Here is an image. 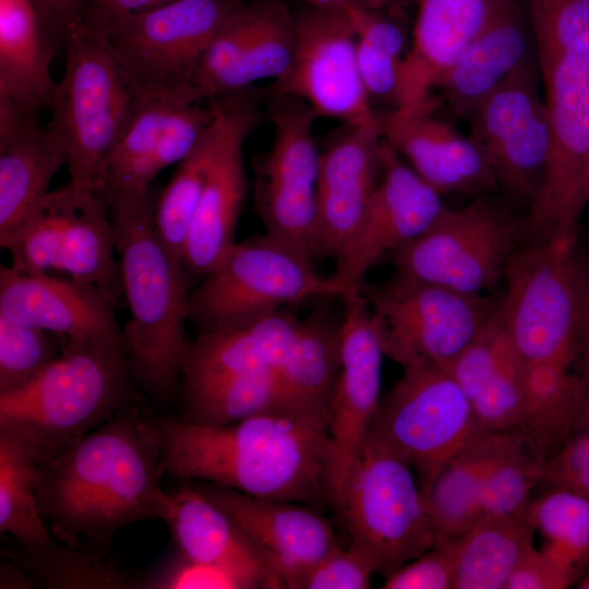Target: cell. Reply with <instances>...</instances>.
<instances>
[{"instance_id": "obj_1", "label": "cell", "mask_w": 589, "mask_h": 589, "mask_svg": "<svg viewBox=\"0 0 589 589\" xmlns=\"http://www.w3.org/2000/svg\"><path fill=\"white\" fill-rule=\"evenodd\" d=\"M161 476L271 500L330 505L328 409L255 416L224 425L154 414Z\"/></svg>"}, {"instance_id": "obj_2", "label": "cell", "mask_w": 589, "mask_h": 589, "mask_svg": "<svg viewBox=\"0 0 589 589\" xmlns=\"http://www.w3.org/2000/svg\"><path fill=\"white\" fill-rule=\"evenodd\" d=\"M155 412L142 398L38 465V509L60 542L101 545L120 528L164 519Z\"/></svg>"}, {"instance_id": "obj_3", "label": "cell", "mask_w": 589, "mask_h": 589, "mask_svg": "<svg viewBox=\"0 0 589 589\" xmlns=\"http://www.w3.org/2000/svg\"><path fill=\"white\" fill-rule=\"evenodd\" d=\"M156 200L151 187L120 191L110 197V217L130 311L122 328L128 370L146 400L164 408L178 399L196 278L160 239Z\"/></svg>"}, {"instance_id": "obj_4", "label": "cell", "mask_w": 589, "mask_h": 589, "mask_svg": "<svg viewBox=\"0 0 589 589\" xmlns=\"http://www.w3.org/2000/svg\"><path fill=\"white\" fill-rule=\"evenodd\" d=\"M142 398L124 348L67 341L36 378L0 393V429L24 442L41 465Z\"/></svg>"}, {"instance_id": "obj_5", "label": "cell", "mask_w": 589, "mask_h": 589, "mask_svg": "<svg viewBox=\"0 0 589 589\" xmlns=\"http://www.w3.org/2000/svg\"><path fill=\"white\" fill-rule=\"evenodd\" d=\"M503 278L498 311L521 359L562 362L589 374V268L577 236L525 243Z\"/></svg>"}, {"instance_id": "obj_6", "label": "cell", "mask_w": 589, "mask_h": 589, "mask_svg": "<svg viewBox=\"0 0 589 589\" xmlns=\"http://www.w3.org/2000/svg\"><path fill=\"white\" fill-rule=\"evenodd\" d=\"M65 68L49 106L47 130L68 156L69 182L103 193L107 161L134 112L137 96L106 35L76 23L64 41Z\"/></svg>"}, {"instance_id": "obj_7", "label": "cell", "mask_w": 589, "mask_h": 589, "mask_svg": "<svg viewBox=\"0 0 589 589\" xmlns=\"http://www.w3.org/2000/svg\"><path fill=\"white\" fill-rule=\"evenodd\" d=\"M347 292L335 275H320L309 257L264 233L236 242L193 288L189 322L200 334L306 300L342 299Z\"/></svg>"}, {"instance_id": "obj_8", "label": "cell", "mask_w": 589, "mask_h": 589, "mask_svg": "<svg viewBox=\"0 0 589 589\" xmlns=\"http://www.w3.org/2000/svg\"><path fill=\"white\" fill-rule=\"evenodd\" d=\"M0 245L16 271L95 285L118 300L123 294L110 202L70 182L48 191L5 233Z\"/></svg>"}, {"instance_id": "obj_9", "label": "cell", "mask_w": 589, "mask_h": 589, "mask_svg": "<svg viewBox=\"0 0 589 589\" xmlns=\"http://www.w3.org/2000/svg\"><path fill=\"white\" fill-rule=\"evenodd\" d=\"M349 545L384 578L436 544L426 501L409 461L369 430L337 508Z\"/></svg>"}, {"instance_id": "obj_10", "label": "cell", "mask_w": 589, "mask_h": 589, "mask_svg": "<svg viewBox=\"0 0 589 589\" xmlns=\"http://www.w3.org/2000/svg\"><path fill=\"white\" fill-rule=\"evenodd\" d=\"M528 237L527 219L480 196L459 208L445 206L428 229L392 259L396 273L480 296L504 277L510 257Z\"/></svg>"}, {"instance_id": "obj_11", "label": "cell", "mask_w": 589, "mask_h": 589, "mask_svg": "<svg viewBox=\"0 0 589 589\" xmlns=\"http://www.w3.org/2000/svg\"><path fill=\"white\" fill-rule=\"evenodd\" d=\"M241 5L170 0L123 17L107 32V41L137 97L166 94L188 103L200 58Z\"/></svg>"}, {"instance_id": "obj_12", "label": "cell", "mask_w": 589, "mask_h": 589, "mask_svg": "<svg viewBox=\"0 0 589 589\" xmlns=\"http://www.w3.org/2000/svg\"><path fill=\"white\" fill-rule=\"evenodd\" d=\"M377 325L385 357L402 368H445L483 329L500 301L461 293L396 273L380 286L361 287Z\"/></svg>"}, {"instance_id": "obj_13", "label": "cell", "mask_w": 589, "mask_h": 589, "mask_svg": "<svg viewBox=\"0 0 589 589\" xmlns=\"http://www.w3.org/2000/svg\"><path fill=\"white\" fill-rule=\"evenodd\" d=\"M550 118V143L540 188L527 218L532 241L577 236L581 185L589 161V57L538 58Z\"/></svg>"}, {"instance_id": "obj_14", "label": "cell", "mask_w": 589, "mask_h": 589, "mask_svg": "<svg viewBox=\"0 0 589 589\" xmlns=\"http://www.w3.org/2000/svg\"><path fill=\"white\" fill-rule=\"evenodd\" d=\"M370 430L409 461L425 497L440 471L480 428L449 372L420 363L402 368Z\"/></svg>"}, {"instance_id": "obj_15", "label": "cell", "mask_w": 589, "mask_h": 589, "mask_svg": "<svg viewBox=\"0 0 589 589\" xmlns=\"http://www.w3.org/2000/svg\"><path fill=\"white\" fill-rule=\"evenodd\" d=\"M268 118L271 147L253 163L254 208L265 233L314 261L321 151L313 123L317 116L302 99L272 91Z\"/></svg>"}, {"instance_id": "obj_16", "label": "cell", "mask_w": 589, "mask_h": 589, "mask_svg": "<svg viewBox=\"0 0 589 589\" xmlns=\"http://www.w3.org/2000/svg\"><path fill=\"white\" fill-rule=\"evenodd\" d=\"M538 65L529 57L478 106L470 117L469 135L489 163L497 187L530 204L541 184L550 143Z\"/></svg>"}, {"instance_id": "obj_17", "label": "cell", "mask_w": 589, "mask_h": 589, "mask_svg": "<svg viewBox=\"0 0 589 589\" xmlns=\"http://www.w3.org/2000/svg\"><path fill=\"white\" fill-rule=\"evenodd\" d=\"M339 372L328 402L329 496L336 509L381 402L382 338L361 290L342 298Z\"/></svg>"}, {"instance_id": "obj_18", "label": "cell", "mask_w": 589, "mask_h": 589, "mask_svg": "<svg viewBox=\"0 0 589 589\" xmlns=\"http://www.w3.org/2000/svg\"><path fill=\"white\" fill-rule=\"evenodd\" d=\"M294 21L292 62L273 92L302 99L317 117L350 124L380 123L359 69L357 34L348 15L310 7Z\"/></svg>"}, {"instance_id": "obj_19", "label": "cell", "mask_w": 589, "mask_h": 589, "mask_svg": "<svg viewBox=\"0 0 589 589\" xmlns=\"http://www.w3.org/2000/svg\"><path fill=\"white\" fill-rule=\"evenodd\" d=\"M294 46V15L283 3L242 4L200 58L188 101L200 104L261 80H281L291 65Z\"/></svg>"}, {"instance_id": "obj_20", "label": "cell", "mask_w": 589, "mask_h": 589, "mask_svg": "<svg viewBox=\"0 0 589 589\" xmlns=\"http://www.w3.org/2000/svg\"><path fill=\"white\" fill-rule=\"evenodd\" d=\"M381 154L380 181L334 274L346 286L347 294L359 291L375 264L420 236L445 207L442 194L404 163L384 139Z\"/></svg>"}, {"instance_id": "obj_21", "label": "cell", "mask_w": 589, "mask_h": 589, "mask_svg": "<svg viewBox=\"0 0 589 589\" xmlns=\"http://www.w3.org/2000/svg\"><path fill=\"white\" fill-rule=\"evenodd\" d=\"M118 303L95 285L0 266V314L70 342L124 348Z\"/></svg>"}, {"instance_id": "obj_22", "label": "cell", "mask_w": 589, "mask_h": 589, "mask_svg": "<svg viewBox=\"0 0 589 589\" xmlns=\"http://www.w3.org/2000/svg\"><path fill=\"white\" fill-rule=\"evenodd\" d=\"M382 118L342 123L321 151L316 184L315 259L336 262L357 230L382 172Z\"/></svg>"}, {"instance_id": "obj_23", "label": "cell", "mask_w": 589, "mask_h": 589, "mask_svg": "<svg viewBox=\"0 0 589 589\" xmlns=\"http://www.w3.org/2000/svg\"><path fill=\"white\" fill-rule=\"evenodd\" d=\"M193 486L244 528L284 588L303 589L313 566L337 544L332 522L308 504L257 497L211 482Z\"/></svg>"}, {"instance_id": "obj_24", "label": "cell", "mask_w": 589, "mask_h": 589, "mask_svg": "<svg viewBox=\"0 0 589 589\" xmlns=\"http://www.w3.org/2000/svg\"><path fill=\"white\" fill-rule=\"evenodd\" d=\"M214 110L172 95H144L107 161L103 194L144 190L180 163L214 120Z\"/></svg>"}, {"instance_id": "obj_25", "label": "cell", "mask_w": 589, "mask_h": 589, "mask_svg": "<svg viewBox=\"0 0 589 589\" xmlns=\"http://www.w3.org/2000/svg\"><path fill=\"white\" fill-rule=\"evenodd\" d=\"M231 120L221 152L191 219L183 263L194 278H203L236 243V228L248 192L243 144L263 113L252 87L233 92Z\"/></svg>"}, {"instance_id": "obj_26", "label": "cell", "mask_w": 589, "mask_h": 589, "mask_svg": "<svg viewBox=\"0 0 589 589\" xmlns=\"http://www.w3.org/2000/svg\"><path fill=\"white\" fill-rule=\"evenodd\" d=\"M438 100L396 107L382 118L383 139L440 194L481 195L497 189L494 173L469 139L435 115Z\"/></svg>"}, {"instance_id": "obj_27", "label": "cell", "mask_w": 589, "mask_h": 589, "mask_svg": "<svg viewBox=\"0 0 589 589\" xmlns=\"http://www.w3.org/2000/svg\"><path fill=\"white\" fill-rule=\"evenodd\" d=\"M300 318L280 309L250 322L200 333L182 359L178 394L226 378L280 370Z\"/></svg>"}, {"instance_id": "obj_28", "label": "cell", "mask_w": 589, "mask_h": 589, "mask_svg": "<svg viewBox=\"0 0 589 589\" xmlns=\"http://www.w3.org/2000/svg\"><path fill=\"white\" fill-rule=\"evenodd\" d=\"M525 366L497 309L445 369L469 399L480 429L508 431L525 428Z\"/></svg>"}, {"instance_id": "obj_29", "label": "cell", "mask_w": 589, "mask_h": 589, "mask_svg": "<svg viewBox=\"0 0 589 589\" xmlns=\"http://www.w3.org/2000/svg\"><path fill=\"white\" fill-rule=\"evenodd\" d=\"M500 0H419L396 107L431 95L443 74L486 24ZM395 107V108H396Z\"/></svg>"}, {"instance_id": "obj_30", "label": "cell", "mask_w": 589, "mask_h": 589, "mask_svg": "<svg viewBox=\"0 0 589 589\" xmlns=\"http://www.w3.org/2000/svg\"><path fill=\"white\" fill-rule=\"evenodd\" d=\"M67 165L64 147L40 127L38 115L0 95V236L49 191Z\"/></svg>"}, {"instance_id": "obj_31", "label": "cell", "mask_w": 589, "mask_h": 589, "mask_svg": "<svg viewBox=\"0 0 589 589\" xmlns=\"http://www.w3.org/2000/svg\"><path fill=\"white\" fill-rule=\"evenodd\" d=\"M515 0H500L491 17L436 86L452 111L472 116L478 106L531 57Z\"/></svg>"}, {"instance_id": "obj_32", "label": "cell", "mask_w": 589, "mask_h": 589, "mask_svg": "<svg viewBox=\"0 0 589 589\" xmlns=\"http://www.w3.org/2000/svg\"><path fill=\"white\" fill-rule=\"evenodd\" d=\"M169 497L170 505L163 520L177 552L195 562L256 574L272 588H284L249 533L225 509L193 485H184Z\"/></svg>"}, {"instance_id": "obj_33", "label": "cell", "mask_w": 589, "mask_h": 589, "mask_svg": "<svg viewBox=\"0 0 589 589\" xmlns=\"http://www.w3.org/2000/svg\"><path fill=\"white\" fill-rule=\"evenodd\" d=\"M58 46L34 0H0V95L38 115L57 83L50 72Z\"/></svg>"}, {"instance_id": "obj_34", "label": "cell", "mask_w": 589, "mask_h": 589, "mask_svg": "<svg viewBox=\"0 0 589 589\" xmlns=\"http://www.w3.org/2000/svg\"><path fill=\"white\" fill-rule=\"evenodd\" d=\"M521 431L480 429L440 471L425 496L436 543L461 538L481 517L485 479Z\"/></svg>"}, {"instance_id": "obj_35", "label": "cell", "mask_w": 589, "mask_h": 589, "mask_svg": "<svg viewBox=\"0 0 589 589\" xmlns=\"http://www.w3.org/2000/svg\"><path fill=\"white\" fill-rule=\"evenodd\" d=\"M214 120L157 196L156 230L169 251L183 262L184 243L197 203L221 152L231 120L232 95L208 100Z\"/></svg>"}, {"instance_id": "obj_36", "label": "cell", "mask_w": 589, "mask_h": 589, "mask_svg": "<svg viewBox=\"0 0 589 589\" xmlns=\"http://www.w3.org/2000/svg\"><path fill=\"white\" fill-rule=\"evenodd\" d=\"M178 398L180 419L208 425H224L267 413L327 408L293 393L275 370L226 378L181 392Z\"/></svg>"}, {"instance_id": "obj_37", "label": "cell", "mask_w": 589, "mask_h": 589, "mask_svg": "<svg viewBox=\"0 0 589 589\" xmlns=\"http://www.w3.org/2000/svg\"><path fill=\"white\" fill-rule=\"evenodd\" d=\"M533 534L526 515L480 517L459 538L455 589H506Z\"/></svg>"}, {"instance_id": "obj_38", "label": "cell", "mask_w": 589, "mask_h": 589, "mask_svg": "<svg viewBox=\"0 0 589 589\" xmlns=\"http://www.w3.org/2000/svg\"><path fill=\"white\" fill-rule=\"evenodd\" d=\"M589 374L545 361L525 366V428L550 455L573 434Z\"/></svg>"}, {"instance_id": "obj_39", "label": "cell", "mask_w": 589, "mask_h": 589, "mask_svg": "<svg viewBox=\"0 0 589 589\" xmlns=\"http://www.w3.org/2000/svg\"><path fill=\"white\" fill-rule=\"evenodd\" d=\"M101 545L84 542L70 545L52 538L41 548L2 552L22 567L36 587L49 589L139 588L135 579L108 557Z\"/></svg>"}, {"instance_id": "obj_40", "label": "cell", "mask_w": 589, "mask_h": 589, "mask_svg": "<svg viewBox=\"0 0 589 589\" xmlns=\"http://www.w3.org/2000/svg\"><path fill=\"white\" fill-rule=\"evenodd\" d=\"M340 325L341 316L326 304L300 318L279 370L293 393L327 408L339 372Z\"/></svg>"}, {"instance_id": "obj_41", "label": "cell", "mask_w": 589, "mask_h": 589, "mask_svg": "<svg viewBox=\"0 0 589 589\" xmlns=\"http://www.w3.org/2000/svg\"><path fill=\"white\" fill-rule=\"evenodd\" d=\"M38 464L28 447L0 429V531L23 548H41L53 537L37 504Z\"/></svg>"}, {"instance_id": "obj_42", "label": "cell", "mask_w": 589, "mask_h": 589, "mask_svg": "<svg viewBox=\"0 0 589 589\" xmlns=\"http://www.w3.org/2000/svg\"><path fill=\"white\" fill-rule=\"evenodd\" d=\"M549 486L532 497L525 515L544 539L542 548L579 581L589 570V495L566 486Z\"/></svg>"}, {"instance_id": "obj_43", "label": "cell", "mask_w": 589, "mask_h": 589, "mask_svg": "<svg viewBox=\"0 0 589 589\" xmlns=\"http://www.w3.org/2000/svg\"><path fill=\"white\" fill-rule=\"evenodd\" d=\"M357 34L359 69L370 96L397 103L399 74L407 52L400 24L383 11L368 10L356 3L347 12Z\"/></svg>"}, {"instance_id": "obj_44", "label": "cell", "mask_w": 589, "mask_h": 589, "mask_svg": "<svg viewBox=\"0 0 589 589\" xmlns=\"http://www.w3.org/2000/svg\"><path fill=\"white\" fill-rule=\"evenodd\" d=\"M549 450L522 429L514 444L490 470L480 496L482 516H522L533 490L543 483Z\"/></svg>"}, {"instance_id": "obj_45", "label": "cell", "mask_w": 589, "mask_h": 589, "mask_svg": "<svg viewBox=\"0 0 589 589\" xmlns=\"http://www.w3.org/2000/svg\"><path fill=\"white\" fill-rule=\"evenodd\" d=\"M67 339L0 314V393L17 389L62 353Z\"/></svg>"}, {"instance_id": "obj_46", "label": "cell", "mask_w": 589, "mask_h": 589, "mask_svg": "<svg viewBox=\"0 0 589 589\" xmlns=\"http://www.w3.org/2000/svg\"><path fill=\"white\" fill-rule=\"evenodd\" d=\"M538 58L589 57V0H528Z\"/></svg>"}, {"instance_id": "obj_47", "label": "cell", "mask_w": 589, "mask_h": 589, "mask_svg": "<svg viewBox=\"0 0 589 589\" xmlns=\"http://www.w3.org/2000/svg\"><path fill=\"white\" fill-rule=\"evenodd\" d=\"M145 589H261L272 588L263 577L232 567L189 560L177 552L144 578Z\"/></svg>"}, {"instance_id": "obj_48", "label": "cell", "mask_w": 589, "mask_h": 589, "mask_svg": "<svg viewBox=\"0 0 589 589\" xmlns=\"http://www.w3.org/2000/svg\"><path fill=\"white\" fill-rule=\"evenodd\" d=\"M459 539L438 542L384 578V589H455Z\"/></svg>"}, {"instance_id": "obj_49", "label": "cell", "mask_w": 589, "mask_h": 589, "mask_svg": "<svg viewBox=\"0 0 589 589\" xmlns=\"http://www.w3.org/2000/svg\"><path fill=\"white\" fill-rule=\"evenodd\" d=\"M373 574L374 567L365 555L337 543L313 566L303 589H366Z\"/></svg>"}, {"instance_id": "obj_50", "label": "cell", "mask_w": 589, "mask_h": 589, "mask_svg": "<svg viewBox=\"0 0 589 589\" xmlns=\"http://www.w3.org/2000/svg\"><path fill=\"white\" fill-rule=\"evenodd\" d=\"M543 482L589 495V431L573 433L549 456Z\"/></svg>"}, {"instance_id": "obj_51", "label": "cell", "mask_w": 589, "mask_h": 589, "mask_svg": "<svg viewBox=\"0 0 589 589\" xmlns=\"http://www.w3.org/2000/svg\"><path fill=\"white\" fill-rule=\"evenodd\" d=\"M577 581L562 562L532 544L518 561L506 589H565Z\"/></svg>"}, {"instance_id": "obj_52", "label": "cell", "mask_w": 589, "mask_h": 589, "mask_svg": "<svg viewBox=\"0 0 589 589\" xmlns=\"http://www.w3.org/2000/svg\"><path fill=\"white\" fill-rule=\"evenodd\" d=\"M168 1L170 0H77L73 23L106 35L123 17Z\"/></svg>"}, {"instance_id": "obj_53", "label": "cell", "mask_w": 589, "mask_h": 589, "mask_svg": "<svg viewBox=\"0 0 589 589\" xmlns=\"http://www.w3.org/2000/svg\"><path fill=\"white\" fill-rule=\"evenodd\" d=\"M77 0H34L39 16L58 48L64 47L70 25L75 17Z\"/></svg>"}, {"instance_id": "obj_54", "label": "cell", "mask_w": 589, "mask_h": 589, "mask_svg": "<svg viewBox=\"0 0 589 589\" xmlns=\"http://www.w3.org/2000/svg\"><path fill=\"white\" fill-rule=\"evenodd\" d=\"M33 578L16 563L7 557L1 562L0 588L1 589H29L35 588Z\"/></svg>"}, {"instance_id": "obj_55", "label": "cell", "mask_w": 589, "mask_h": 589, "mask_svg": "<svg viewBox=\"0 0 589 589\" xmlns=\"http://www.w3.org/2000/svg\"><path fill=\"white\" fill-rule=\"evenodd\" d=\"M312 8L335 11L347 14L353 4L357 2L354 0H304Z\"/></svg>"}, {"instance_id": "obj_56", "label": "cell", "mask_w": 589, "mask_h": 589, "mask_svg": "<svg viewBox=\"0 0 589 589\" xmlns=\"http://www.w3.org/2000/svg\"><path fill=\"white\" fill-rule=\"evenodd\" d=\"M580 431H589V386L582 398L573 433Z\"/></svg>"}, {"instance_id": "obj_57", "label": "cell", "mask_w": 589, "mask_h": 589, "mask_svg": "<svg viewBox=\"0 0 589 589\" xmlns=\"http://www.w3.org/2000/svg\"><path fill=\"white\" fill-rule=\"evenodd\" d=\"M358 4L368 10L383 11L393 5L400 4L408 0H354Z\"/></svg>"}, {"instance_id": "obj_58", "label": "cell", "mask_w": 589, "mask_h": 589, "mask_svg": "<svg viewBox=\"0 0 589 589\" xmlns=\"http://www.w3.org/2000/svg\"><path fill=\"white\" fill-rule=\"evenodd\" d=\"M581 203L584 206L589 204V161L585 171L582 185H581Z\"/></svg>"}, {"instance_id": "obj_59", "label": "cell", "mask_w": 589, "mask_h": 589, "mask_svg": "<svg viewBox=\"0 0 589 589\" xmlns=\"http://www.w3.org/2000/svg\"><path fill=\"white\" fill-rule=\"evenodd\" d=\"M577 588L589 589V570L579 579Z\"/></svg>"}]
</instances>
